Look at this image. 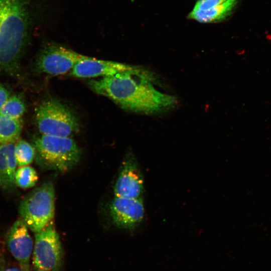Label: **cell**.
<instances>
[{
	"instance_id": "1",
	"label": "cell",
	"mask_w": 271,
	"mask_h": 271,
	"mask_svg": "<svg viewBox=\"0 0 271 271\" xmlns=\"http://www.w3.org/2000/svg\"><path fill=\"white\" fill-rule=\"evenodd\" d=\"M95 93L121 107L146 114L166 112L177 103L176 97L164 88L158 75L145 67L128 64L123 71L88 82Z\"/></svg>"
},
{
	"instance_id": "2",
	"label": "cell",
	"mask_w": 271,
	"mask_h": 271,
	"mask_svg": "<svg viewBox=\"0 0 271 271\" xmlns=\"http://www.w3.org/2000/svg\"><path fill=\"white\" fill-rule=\"evenodd\" d=\"M32 0H0V71L13 72L28 44Z\"/></svg>"
},
{
	"instance_id": "3",
	"label": "cell",
	"mask_w": 271,
	"mask_h": 271,
	"mask_svg": "<svg viewBox=\"0 0 271 271\" xmlns=\"http://www.w3.org/2000/svg\"><path fill=\"white\" fill-rule=\"evenodd\" d=\"M37 161L43 167L65 172L79 161L81 152L71 138L42 134L34 140Z\"/></svg>"
},
{
	"instance_id": "4",
	"label": "cell",
	"mask_w": 271,
	"mask_h": 271,
	"mask_svg": "<svg viewBox=\"0 0 271 271\" xmlns=\"http://www.w3.org/2000/svg\"><path fill=\"white\" fill-rule=\"evenodd\" d=\"M55 208V191L51 182L33 190L22 201L19 213L28 228L37 233L52 219Z\"/></svg>"
},
{
	"instance_id": "5",
	"label": "cell",
	"mask_w": 271,
	"mask_h": 271,
	"mask_svg": "<svg viewBox=\"0 0 271 271\" xmlns=\"http://www.w3.org/2000/svg\"><path fill=\"white\" fill-rule=\"evenodd\" d=\"M36 119L42 134L69 137L77 132L78 120L74 113L59 100L50 98L42 102L36 113Z\"/></svg>"
},
{
	"instance_id": "6",
	"label": "cell",
	"mask_w": 271,
	"mask_h": 271,
	"mask_svg": "<svg viewBox=\"0 0 271 271\" xmlns=\"http://www.w3.org/2000/svg\"><path fill=\"white\" fill-rule=\"evenodd\" d=\"M63 250L59 235L50 223L35 234L33 265L35 271H60Z\"/></svg>"
},
{
	"instance_id": "7",
	"label": "cell",
	"mask_w": 271,
	"mask_h": 271,
	"mask_svg": "<svg viewBox=\"0 0 271 271\" xmlns=\"http://www.w3.org/2000/svg\"><path fill=\"white\" fill-rule=\"evenodd\" d=\"M87 57L57 44H48L40 52L35 67L40 73L62 75L71 70L80 60Z\"/></svg>"
},
{
	"instance_id": "8",
	"label": "cell",
	"mask_w": 271,
	"mask_h": 271,
	"mask_svg": "<svg viewBox=\"0 0 271 271\" xmlns=\"http://www.w3.org/2000/svg\"><path fill=\"white\" fill-rule=\"evenodd\" d=\"M144 180L138 162L132 155L125 158L114 187L115 196L142 198Z\"/></svg>"
},
{
	"instance_id": "9",
	"label": "cell",
	"mask_w": 271,
	"mask_h": 271,
	"mask_svg": "<svg viewBox=\"0 0 271 271\" xmlns=\"http://www.w3.org/2000/svg\"><path fill=\"white\" fill-rule=\"evenodd\" d=\"M110 213L116 226L132 229L141 223L144 217L142 199L115 196L110 204Z\"/></svg>"
},
{
	"instance_id": "10",
	"label": "cell",
	"mask_w": 271,
	"mask_h": 271,
	"mask_svg": "<svg viewBox=\"0 0 271 271\" xmlns=\"http://www.w3.org/2000/svg\"><path fill=\"white\" fill-rule=\"evenodd\" d=\"M238 0H197L188 18L203 24L215 23L226 19Z\"/></svg>"
},
{
	"instance_id": "11",
	"label": "cell",
	"mask_w": 271,
	"mask_h": 271,
	"mask_svg": "<svg viewBox=\"0 0 271 271\" xmlns=\"http://www.w3.org/2000/svg\"><path fill=\"white\" fill-rule=\"evenodd\" d=\"M8 245L21 270L30 271V258L33 249V240L29 233L28 227L22 219H18L11 227Z\"/></svg>"
},
{
	"instance_id": "12",
	"label": "cell",
	"mask_w": 271,
	"mask_h": 271,
	"mask_svg": "<svg viewBox=\"0 0 271 271\" xmlns=\"http://www.w3.org/2000/svg\"><path fill=\"white\" fill-rule=\"evenodd\" d=\"M128 64L87 57L79 61L71 71V75L78 78L106 77L125 70Z\"/></svg>"
},
{
	"instance_id": "13",
	"label": "cell",
	"mask_w": 271,
	"mask_h": 271,
	"mask_svg": "<svg viewBox=\"0 0 271 271\" xmlns=\"http://www.w3.org/2000/svg\"><path fill=\"white\" fill-rule=\"evenodd\" d=\"M15 143L0 144V186L10 190L15 184V173L18 166L15 155Z\"/></svg>"
},
{
	"instance_id": "14",
	"label": "cell",
	"mask_w": 271,
	"mask_h": 271,
	"mask_svg": "<svg viewBox=\"0 0 271 271\" xmlns=\"http://www.w3.org/2000/svg\"><path fill=\"white\" fill-rule=\"evenodd\" d=\"M22 128V120L0 113V144L16 143Z\"/></svg>"
},
{
	"instance_id": "15",
	"label": "cell",
	"mask_w": 271,
	"mask_h": 271,
	"mask_svg": "<svg viewBox=\"0 0 271 271\" xmlns=\"http://www.w3.org/2000/svg\"><path fill=\"white\" fill-rule=\"evenodd\" d=\"M34 147L24 140H19L15 146V155L17 163L19 167L28 166L31 164L35 156Z\"/></svg>"
},
{
	"instance_id": "16",
	"label": "cell",
	"mask_w": 271,
	"mask_h": 271,
	"mask_svg": "<svg viewBox=\"0 0 271 271\" xmlns=\"http://www.w3.org/2000/svg\"><path fill=\"white\" fill-rule=\"evenodd\" d=\"M26 111L24 100L18 95L10 96L0 109V113L9 117L21 119Z\"/></svg>"
},
{
	"instance_id": "17",
	"label": "cell",
	"mask_w": 271,
	"mask_h": 271,
	"mask_svg": "<svg viewBox=\"0 0 271 271\" xmlns=\"http://www.w3.org/2000/svg\"><path fill=\"white\" fill-rule=\"evenodd\" d=\"M38 179L35 170L32 167L24 166L17 169L15 173V184L18 187L27 189L34 186Z\"/></svg>"
},
{
	"instance_id": "18",
	"label": "cell",
	"mask_w": 271,
	"mask_h": 271,
	"mask_svg": "<svg viewBox=\"0 0 271 271\" xmlns=\"http://www.w3.org/2000/svg\"><path fill=\"white\" fill-rule=\"evenodd\" d=\"M10 97L9 91L0 85V109Z\"/></svg>"
},
{
	"instance_id": "19",
	"label": "cell",
	"mask_w": 271,
	"mask_h": 271,
	"mask_svg": "<svg viewBox=\"0 0 271 271\" xmlns=\"http://www.w3.org/2000/svg\"><path fill=\"white\" fill-rule=\"evenodd\" d=\"M0 271H22L21 268L6 265L2 262H0Z\"/></svg>"
}]
</instances>
